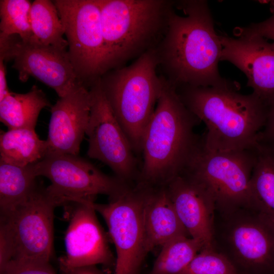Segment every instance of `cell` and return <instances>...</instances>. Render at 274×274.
Returning a JSON list of instances; mask_svg holds the SVG:
<instances>
[{"label": "cell", "mask_w": 274, "mask_h": 274, "mask_svg": "<svg viewBox=\"0 0 274 274\" xmlns=\"http://www.w3.org/2000/svg\"><path fill=\"white\" fill-rule=\"evenodd\" d=\"M220 36V60L232 63L248 79L247 86L263 99L274 95V44L257 36Z\"/></svg>", "instance_id": "2e32d148"}, {"label": "cell", "mask_w": 274, "mask_h": 274, "mask_svg": "<svg viewBox=\"0 0 274 274\" xmlns=\"http://www.w3.org/2000/svg\"><path fill=\"white\" fill-rule=\"evenodd\" d=\"M251 179V207L274 225V149L256 144Z\"/></svg>", "instance_id": "ffe728a7"}, {"label": "cell", "mask_w": 274, "mask_h": 274, "mask_svg": "<svg viewBox=\"0 0 274 274\" xmlns=\"http://www.w3.org/2000/svg\"><path fill=\"white\" fill-rule=\"evenodd\" d=\"M91 104L89 89L82 86L60 97L51 107L48 153L78 155L88 126Z\"/></svg>", "instance_id": "e0dca14e"}, {"label": "cell", "mask_w": 274, "mask_h": 274, "mask_svg": "<svg viewBox=\"0 0 274 274\" xmlns=\"http://www.w3.org/2000/svg\"><path fill=\"white\" fill-rule=\"evenodd\" d=\"M164 79L142 141L138 183L148 187L165 186L179 175L202 139L194 131L201 121L182 101L176 87Z\"/></svg>", "instance_id": "3957f363"}, {"label": "cell", "mask_w": 274, "mask_h": 274, "mask_svg": "<svg viewBox=\"0 0 274 274\" xmlns=\"http://www.w3.org/2000/svg\"><path fill=\"white\" fill-rule=\"evenodd\" d=\"M93 203H73L64 238L65 255L59 260L63 272L96 266H115L107 236L96 217Z\"/></svg>", "instance_id": "5bb4252c"}, {"label": "cell", "mask_w": 274, "mask_h": 274, "mask_svg": "<svg viewBox=\"0 0 274 274\" xmlns=\"http://www.w3.org/2000/svg\"><path fill=\"white\" fill-rule=\"evenodd\" d=\"M177 214L190 236L202 250H214L215 201L209 191L182 172L165 185Z\"/></svg>", "instance_id": "9a60e30c"}, {"label": "cell", "mask_w": 274, "mask_h": 274, "mask_svg": "<svg viewBox=\"0 0 274 274\" xmlns=\"http://www.w3.org/2000/svg\"><path fill=\"white\" fill-rule=\"evenodd\" d=\"M56 207L46 188L38 186L24 201L1 213V258L10 261L50 262L53 252Z\"/></svg>", "instance_id": "52a82bcc"}, {"label": "cell", "mask_w": 274, "mask_h": 274, "mask_svg": "<svg viewBox=\"0 0 274 274\" xmlns=\"http://www.w3.org/2000/svg\"><path fill=\"white\" fill-rule=\"evenodd\" d=\"M178 274H239L233 264L215 250H201Z\"/></svg>", "instance_id": "484cf974"}, {"label": "cell", "mask_w": 274, "mask_h": 274, "mask_svg": "<svg viewBox=\"0 0 274 274\" xmlns=\"http://www.w3.org/2000/svg\"><path fill=\"white\" fill-rule=\"evenodd\" d=\"M0 58L13 60L12 67L22 82L33 77L62 97L85 86L76 74L67 49L42 44L32 38L23 41L18 36L0 35Z\"/></svg>", "instance_id": "7c38bea8"}, {"label": "cell", "mask_w": 274, "mask_h": 274, "mask_svg": "<svg viewBox=\"0 0 274 274\" xmlns=\"http://www.w3.org/2000/svg\"><path fill=\"white\" fill-rule=\"evenodd\" d=\"M266 118L264 126L257 139V144L274 149V95L264 99Z\"/></svg>", "instance_id": "f1b7e54d"}, {"label": "cell", "mask_w": 274, "mask_h": 274, "mask_svg": "<svg viewBox=\"0 0 274 274\" xmlns=\"http://www.w3.org/2000/svg\"><path fill=\"white\" fill-rule=\"evenodd\" d=\"M99 79L89 88L87 155L108 165L117 177L129 184L139 174L135 153L104 95Z\"/></svg>", "instance_id": "4fadbf2b"}, {"label": "cell", "mask_w": 274, "mask_h": 274, "mask_svg": "<svg viewBox=\"0 0 274 274\" xmlns=\"http://www.w3.org/2000/svg\"><path fill=\"white\" fill-rule=\"evenodd\" d=\"M46 140H42L35 130L21 128L1 130L0 162L20 166L34 164L48 153Z\"/></svg>", "instance_id": "44dd1931"}, {"label": "cell", "mask_w": 274, "mask_h": 274, "mask_svg": "<svg viewBox=\"0 0 274 274\" xmlns=\"http://www.w3.org/2000/svg\"><path fill=\"white\" fill-rule=\"evenodd\" d=\"M202 249L198 241L182 236L164 244L149 274H178Z\"/></svg>", "instance_id": "cb8c5ba5"}, {"label": "cell", "mask_w": 274, "mask_h": 274, "mask_svg": "<svg viewBox=\"0 0 274 274\" xmlns=\"http://www.w3.org/2000/svg\"><path fill=\"white\" fill-rule=\"evenodd\" d=\"M185 106L205 124L204 147L212 151L254 147L266 118L264 100L252 92L239 93L240 86L230 81L216 86L176 87Z\"/></svg>", "instance_id": "7a4b0ae2"}, {"label": "cell", "mask_w": 274, "mask_h": 274, "mask_svg": "<svg viewBox=\"0 0 274 274\" xmlns=\"http://www.w3.org/2000/svg\"><path fill=\"white\" fill-rule=\"evenodd\" d=\"M165 32L155 48L158 68L175 87L216 86L229 80L218 70L222 46L214 28L208 2L204 0L174 1Z\"/></svg>", "instance_id": "6da1fadb"}, {"label": "cell", "mask_w": 274, "mask_h": 274, "mask_svg": "<svg viewBox=\"0 0 274 274\" xmlns=\"http://www.w3.org/2000/svg\"><path fill=\"white\" fill-rule=\"evenodd\" d=\"M256 155V146L243 150H208L202 137L182 172L205 187L216 209L251 207V179Z\"/></svg>", "instance_id": "ba28073f"}, {"label": "cell", "mask_w": 274, "mask_h": 274, "mask_svg": "<svg viewBox=\"0 0 274 274\" xmlns=\"http://www.w3.org/2000/svg\"><path fill=\"white\" fill-rule=\"evenodd\" d=\"M67 52L80 80L88 89L106 72L99 0H55Z\"/></svg>", "instance_id": "8fae6325"}, {"label": "cell", "mask_w": 274, "mask_h": 274, "mask_svg": "<svg viewBox=\"0 0 274 274\" xmlns=\"http://www.w3.org/2000/svg\"><path fill=\"white\" fill-rule=\"evenodd\" d=\"M51 107L45 93L34 85L26 93L10 91L0 101V120L8 129L35 130L41 110Z\"/></svg>", "instance_id": "d6986e66"}, {"label": "cell", "mask_w": 274, "mask_h": 274, "mask_svg": "<svg viewBox=\"0 0 274 274\" xmlns=\"http://www.w3.org/2000/svg\"><path fill=\"white\" fill-rule=\"evenodd\" d=\"M36 174L48 178L46 192L57 207L73 203H91L99 194L114 198L130 185L108 176L78 155L47 153L34 164Z\"/></svg>", "instance_id": "9c48e42d"}, {"label": "cell", "mask_w": 274, "mask_h": 274, "mask_svg": "<svg viewBox=\"0 0 274 274\" xmlns=\"http://www.w3.org/2000/svg\"><path fill=\"white\" fill-rule=\"evenodd\" d=\"M106 72L155 48L174 1L99 0Z\"/></svg>", "instance_id": "277c9868"}, {"label": "cell", "mask_w": 274, "mask_h": 274, "mask_svg": "<svg viewBox=\"0 0 274 274\" xmlns=\"http://www.w3.org/2000/svg\"><path fill=\"white\" fill-rule=\"evenodd\" d=\"M147 186H129L108 203H94L95 211L105 220L115 245L114 274H140L147 254L145 203Z\"/></svg>", "instance_id": "30bf717a"}, {"label": "cell", "mask_w": 274, "mask_h": 274, "mask_svg": "<svg viewBox=\"0 0 274 274\" xmlns=\"http://www.w3.org/2000/svg\"><path fill=\"white\" fill-rule=\"evenodd\" d=\"M213 243L239 274H274V225L251 207L216 209Z\"/></svg>", "instance_id": "8992f818"}, {"label": "cell", "mask_w": 274, "mask_h": 274, "mask_svg": "<svg viewBox=\"0 0 274 274\" xmlns=\"http://www.w3.org/2000/svg\"><path fill=\"white\" fill-rule=\"evenodd\" d=\"M30 22L33 40L45 45L67 49L63 24L53 1H34L31 8Z\"/></svg>", "instance_id": "603a6c76"}, {"label": "cell", "mask_w": 274, "mask_h": 274, "mask_svg": "<svg viewBox=\"0 0 274 274\" xmlns=\"http://www.w3.org/2000/svg\"><path fill=\"white\" fill-rule=\"evenodd\" d=\"M145 223L149 252L175 238L190 236L177 214L165 186L148 187Z\"/></svg>", "instance_id": "ac0fdd59"}, {"label": "cell", "mask_w": 274, "mask_h": 274, "mask_svg": "<svg viewBox=\"0 0 274 274\" xmlns=\"http://www.w3.org/2000/svg\"><path fill=\"white\" fill-rule=\"evenodd\" d=\"M32 3L28 0L0 1V35H16L23 41L33 36L30 22Z\"/></svg>", "instance_id": "d4e9b609"}, {"label": "cell", "mask_w": 274, "mask_h": 274, "mask_svg": "<svg viewBox=\"0 0 274 274\" xmlns=\"http://www.w3.org/2000/svg\"><path fill=\"white\" fill-rule=\"evenodd\" d=\"M155 48L128 66L111 70L100 78L104 95L135 153H141L144 131L162 92L164 78L158 75Z\"/></svg>", "instance_id": "5b68a950"}, {"label": "cell", "mask_w": 274, "mask_h": 274, "mask_svg": "<svg viewBox=\"0 0 274 274\" xmlns=\"http://www.w3.org/2000/svg\"><path fill=\"white\" fill-rule=\"evenodd\" d=\"M65 274H105L95 266L78 267L68 269L63 272Z\"/></svg>", "instance_id": "4dcf8cb0"}, {"label": "cell", "mask_w": 274, "mask_h": 274, "mask_svg": "<svg viewBox=\"0 0 274 274\" xmlns=\"http://www.w3.org/2000/svg\"><path fill=\"white\" fill-rule=\"evenodd\" d=\"M0 274H56L50 262L10 261Z\"/></svg>", "instance_id": "4316f807"}, {"label": "cell", "mask_w": 274, "mask_h": 274, "mask_svg": "<svg viewBox=\"0 0 274 274\" xmlns=\"http://www.w3.org/2000/svg\"><path fill=\"white\" fill-rule=\"evenodd\" d=\"M272 15L266 20L235 29L236 37L241 36H257L267 40H271L274 44V2L271 6Z\"/></svg>", "instance_id": "83f0119b"}, {"label": "cell", "mask_w": 274, "mask_h": 274, "mask_svg": "<svg viewBox=\"0 0 274 274\" xmlns=\"http://www.w3.org/2000/svg\"><path fill=\"white\" fill-rule=\"evenodd\" d=\"M34 164L20 166L0 162L1 213L24 201L36 189Z\"/></svg>", "instance_id": "7402d4cb"}, {"label": "cell", "mask_w": 274, "mask_h": 274, "mask_svg": "<svg viewBox=\"0 0 274 274\" xmlns=\"http://www.w3.org/2000/svg\"><path fill=\"white\" fill-rule=\"evenodd\" d=\"M5 60L0 58V101L10 92L7 81V71Z\"/></svg>", "instance_id": "f546056e"}]
</instances>
